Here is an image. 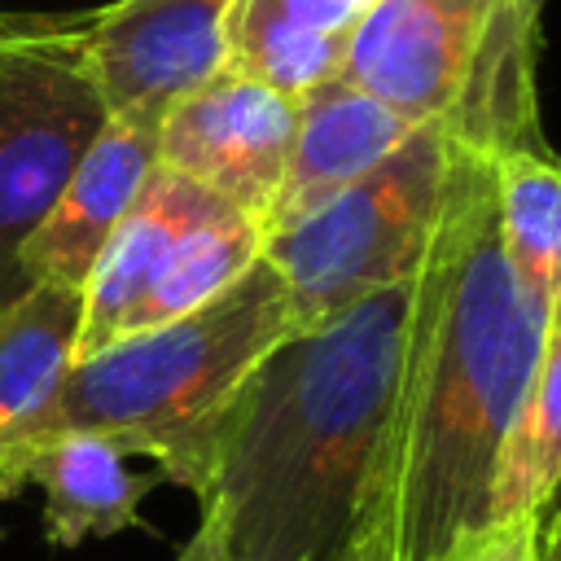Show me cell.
Wrapping results in <instances>:
<instances>
[{
    "mask_svg": "<svg viewBox=\"0 0 561 561\" xmlns=\"http://www.w3.org/2000/svg\"><path fill=\"white\" fill-rule=\"evenodd\" d=\"M416 276L267 351L197 482L219 561H390V465Z\"/></svg>",
    "mask_w": 561,
    "mask_h": 561,
    "instance_id": "2",
    "label": "cell"
},
{
    "mask_svg": "<svg viewBox=\"0 0 561 561\" xmlns=\"http://www.w3.org/2000/svg\"><path fill=\"white\" fill-rule=\"evenodd\" d=\"M517 561H539V543H535V548H530V552H522V557H517Z\"/></svg>",
    "mask_w": 561,
    "mask_h": 561,
    "instance_id": "19",
    "label": "cell"
},
{
    "mask_svg": "<svg viewBox=\"0 0 561 561\" xmlns=\"http://www.w3.org/2000/svg\"><path fill=\"white\" fill-rule=\"evenodd\" d=\"M451 158L447 123H421L364 180L263 237V259L289 289L294 333L324 329L377 289L416 276L447 197Z\"/></svg>",
    "mask_w": 561,
    "mask_h": 561,
    "instance_id": "4",
    "label": "cell"
},
{
    "mask_svg": "<svg viewBox=\"0 0 561 561\" xmlns=\"http://www.w3.org/2000/svg\"><path fill=\"white\" fill-rule=\"evenodd\" d=\"M285 337H294L289 289L280 272L259 259L197 311L79 359L35 443L70 430L101 434L127 456H145L162 482L197 491L224 408Z\"/></svg>",
    "mask_w": 561,
    "mask_h": 561,
    "instance_id": "3",
    "label": "cell"
},
{
    "mask_svg": "<svg viewBox=\"0 0 561 561\" xmlns=\"http://www.w3.org/2000/svg\"><path fill=\"white\" fill-rule=\"evenodd\" d=\"M412 131L416 127L403 114H394L386 101L368 96L342 75L307 92L298 101V131H294L289 167H285V180H280V193H276V206L263 232L294 224L324 197L364 180Z\"/></svg>",
    "mask_w": 561,
    "mask_h": 561,
    "instance_id": "11",
    "label": "cell"
},
{
    "mask_svg": "<svg viewBox=\"0 0 561 561\" xmlns=\"http://www.w3.org/2000/svg\"><path fill=\"white\" fill-rule=\"evenodd\" d=\"M548 320L504 263L491 158L456 140L412 294L390 465V561H517L539 543L543 526L500 530L495 504Z\"/></svg>",
    "mask_w": 561,
    "mask_h": 561,
    "instance_id": "1",
    "label": "cell"
},
{
    "mask_svg": "<svg viewBox=\"0 0 561 561\" xmlns=\"http://www.w3.org/2000/svg\"><path fill=\"white\" fill-rule=\"evenodd\" d=\"M495 232L517 289L561 311V158L548 149H504L491 158Z\"/></svg>",
    "mask_w": 561,
    "mask_h": 561,
    "instance_id": "14",
    "label": "cell"
},
{
    "mask_svg": "<svg viewBox=\"0 0 561 561\" xmlns=\"http://www.w3.org/2000/svg\"><path fill=\"white\" fill-rule=\"evenodd\" d=\"M513 9H517V18L526 22V26H539V9L548 4V0H508Z\"/></svg>",
    "mask_w": 561,
    "mask_h": 561,
    "instance_id": "18",
    "label": "cell"
},
{
    "mask_svg": "<svg viewBox=\"0 0 561 561\" xmlns=\"http://www.w3.org/2000/svg\"><path fill=\"white\" fill-rule=\"evenodd\" d=\"M105 123L83 26L0 13V302L31 289L22 250Z\"/></svg>",
    "mask_w": 561,
    "mask_h": 561,
    "instance_id": "6",
    "label": "cell"
},
{
    "mask_svg": "<svg viewBox=\"0 0 561 561\" xmlns=\"http://www.w3.org/2000/svg\"><path fill=\"white\" fill-rule=\"evenodd\" d=\"M263 224L171 167H153L83 285L75 364L171 324L263 259Z\"/></svg>",
    "mask_w": 561,
    "mask_h": 561,
    "instance_id": "5",
    "label": "cell"
},
{
    "mask_svg": "<svg viewBox=\"0 0 561 561\" xmlns=\"http://www.w3.org/2000/svg\"><path fill=\"white\" fill-rule=\"evenodd\" d=\"M294 131V96L224 66L162 114L158 162L267 224L289 167Z\"/></svg>",
    "mask_w": 561,
    "mask_h": 561,
    "instance_id": "7",
    "label": "cell"
},
{
    "mask_svg": "<svg viewBox=\"0 0 561 561\" xmlns=\"http://www.w3.org/2000/svg\"><path fill=\"white\" fill-rule=\"evenodd\" d=\"M539 561H561V508H552L543 517V530H539Z\"/></svg>",
    "mask_w": 561,
    "mask_h": 561,
    "instance_id": "16",
    "label": "cell"
},
{
    "mask_svg": "<svg viewBox=\"0 0 561 561\" xmlns=\"http://www.w3.org/2000/svg\"><path fill=\"white\" fill-rule=\"evenodd\" d=\"M508 9V0H377L355 26L342 79L412 127L447 123Z\"/></svg>",
    "mask_w": 561,
    "mask_h": 561,
    "instance_id": "8",
    "label": "cell"
},
{
    "mask_svg": "<svg viewBox=\"0 0 561 561\" xmlns=\"http://www.w3.org/2000/svg\"><path fill=\"white\" fill-rule=\"evenodd\" d=\"M175 561H219L210 530H206V526H197V530H193V539L180 548V557H175Z\"/></svg>",
    "mask_w": 561,
    "mask_h": 561,
    "instance_id": "17",
    "label": "cell"
},
{
    "mask_svg": "<svg viewBox=\"0 0 561 561\" xmlns=\"http://www.w3.org/2000/svg\"><path fill=\"white\" fill-rule=\"evenodd\" d=\"M561 491V311L548 320V337L504 456L500 473V530L543 526Z\"/></svg>",
    "mask_w": 561,
    "mask_h": 561,
    "instance_id": "15",
    "label": "cell"
},
{
    "mask_svg": "<svg viewBox=\"0 0 561 561\" xmlns=\"http://www.w3.org/2000/svg\"><path fill=\"white\" fill-rule=\"evenodd\" d=\"M552 508H561V491H557V500H552ZM552 508H548V513H552Z\"/></svg>",
    "mask_w": 561,
    "mask_h": 561,
    "instance_id": "20",
    "label": "cell"
},
{
    "mask_svg": "<svg viewBox=\"0 0 561 561\" xmlns=\"http://www.w3.org/2000/svg\"><path fill=\"white\" fill-rule=\"evenodd\" d=\"M237 0H114L83 22V53L110 118L162 127V114L224 70Z\"/></svg>",
    "mask_w": 561,
    "mask_h": 561,
    "instance_id": "9",
    "label": "cell"
},
{
    "mask_svg": "<svg viewBox=\"0 0 561 561\" xmlns=\"http://www.w3.org/2000/svg\"><path fill=\"white\" fill-rule=\"evenodd\" d=\"M79 329L83 289L31 285L0 302V495L75 368Z\"/></svg>",
    "mask_w": 561,
    "mask_h": 561,
    "instance_id": "12",
    "label": "cell"
},
{
    "mask_svg": "<svg viewBox=\"0 0 561 561\" xmlns=\"http://www.w3.org/2000/svg\"><path fill=\"white\" fill-rule=\"evenodd\" d=\"M158 167V127L110 118L44 224L22 250L26 285L83 289L105 241L131 210L140 184Z\"/></svg>",
    "mask_w": 561,
    "mask_h": 561,
    "instance_id": "10",
    "label": "cell"
},
{
    "mask_svg": "<svg viewBox=\"0 0 561 561\" xmlns=\"http://www.w3.org/2000/svg\"><path fill=\"white\" fill-rule=\"evenodd\" d=\"M44 486V535L57 548L110 539L140 526V500L158 482L127 469V451L101 434H57L35 443L13 469V495Z\"/></svg>",
    "mask_w": 561,
    "mask_h": 561,
    "instance_id": "13",
    "label": "cell"
}]
</instances>
